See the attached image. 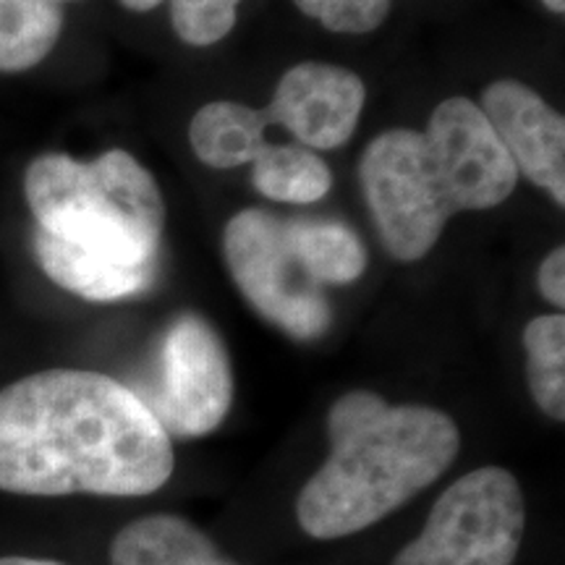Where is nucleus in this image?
I'll list each match as a JSON object with an SVG mask.
<instances>
[{
	"label": "nucleus",
	"mask_w": 565,
	"mask_h": 565,
	"mask_svg": "<svg viewBox=\"0 0 565 565\" xmlns=\"http://www.w3.org/2000/svg\"><path fill=\"white\" fill-rule=\"evenodd\" d=\"M223 254L238 291L267 322L296 341L328 333V296L296 254L288 221L249 207L236 212L223 231Z\"/></svg>",
	"instance_id": "6"
},
{
	"label": "nucleus",
	"mask_w": 565,
	"mask_h": 565,
	"mask_svg": "<svg viewBox=\"0 0 565 565\" xmlns=\"http://www.w3.org/2000/svg\"><path fill=\"white\" fill-rule=\"evenodd\" d=\"M536 286H540V294L553 303V307L563 309L565 307V249L557 246L545 257V263L540 265V273H536Z\"/></svg>",
	"instance_id": "17"
},
{
	"label": "nucleus",
	"mask_w": 565,
	"mask_h": 565,
	"mask_svg": "<svg viewBox=\"0 0 565 565\" xmlns=\"http://www.w3.org/2000/svg\"><path fill=\"white\" fill-rule=\"evenodd\" d=\"M526 526L519 479L482 466L445 490L391 565H513Z\"/></svg>",
	"instance_id": "5"
},
{
	"label": "nucleus",
	"mask_w": 565,
	"mask_h": 565,
	"mask_svg": "<svg viewBox=\"0 0 565 565\" xmlns=\"http://www.w3.org/2000/svg\"><path fill=\"white\" fill-rule=\"evenodd\" d=\"M366 103L362 76L333 63H299L280 76L267 121L312 150H335L356 131Z\"/></svg>",
	"instance_id": "8"
},
{
	"label": "nucleus",
	"mask_w": 565,
	"mask_h": 565,
	"mask_svg": "<svg viewBox=\"0 0 565 565\" xmlns=\"http://www.w3.org/2000/svg\"><path fill=\"white\" fill-rule=\"evenodd\" d=\"M526 380L536 406L550 419H565V317H534L524 330Z\"/></svg>",
	"instance_id": "14"
},
{
	"label": "nucleus",
	"mask_w": 565,
	"mask_h": 565,
	"mask_svg": "<svg viewBox=\"0 0 565 565\" xmlns=\"http://www.w3.org/2000/svg\"><path fill=\"white\" fill-rule=\"evenodd\" d=\"M267 126L265 110L236 100H215L196 110L189 126V145L202 166L228 171L257 158L267 145Z\"/></svg>",
	"instance_id": "11"
},
{
	"label": "nucleus",
	"mask_w": 565,
	"mask_h": 565,
	"mask_svg": "<svg viewBox=\"0 0 565 565\" xmlns=\"http://www.w3.org/2000/svg\"><path fill=\"white\" fill-rule=\"evenodd\" d=\"M359 179L380 242L401 263H416L458 212L500 207L519 171L479 105L448 97L424 131L393 129L372 139Z\"/></svg>",
	"instance_id": "3"
},
{
	"label": "nucleus",
	"mask_w": 565,
	"mask_h": 565,
	"mask_svg": "<svg viewBox=\"0 0 565 565\" xmlns=\"http://www.w3.org/2000/svg\"><path fill=\"white\" fill-rule=\"evenodd\" d=\"M24 3H38V6H58L63 9L66 3H74V0H24Z\"/></svg>",
	"instance_id": "21"
},
{
	"label": "nucleus",
	"mask_w": 565,
	"mask_h": 565,
	"mask_svg": "<svg viewBox=\"0 0 565 565\" xmlns=\"http://www.w3.org/2000/svg\"><path fill=\"white\" fill-rule=\"evenodd\" d=\"M0 565H63V563H58V561H45V557L6 555V557H0Z\"/></svg>",
	"instance_id": "18"
},
{
	"label": "nucleus",
	"mask_w": 565,
	"mask_h": 565,
	"mask_svg": "<svg viewBox=\"0 0 565 565\" xmlns=\"http://www.w3.org/2000/svg\"><path fill=\"white\" fill-rule=\"evenodd\" d=\"M252 166L254 189L273 202L312 204L333 186L328 162L301 145H265Z\"/></svg>",
	"instance_id": "12"
},
{
	"label": "nucleus",
	"mask_w": 565,
	"mask_h": 565,
	"mask_svg": "<svg viewBox=\"0 0 565 565\" xmlns=\"http://www.w3.org/2000/svg\"><path fill=\"white\" fill-rule=\"evenodd\" d=\"M233 366L225 343L204 317L186 312L168 324L154 356L152 385L139 395L168 437H204L231 412Z\"/></svg>",
	"instance_id": "7"
},
{
	"label": "nucleus",
	"mask_w": 565,
	"mask_h": 565,
	"mask_svg": "<svg viewBox=\"0 0 565 565\" xmlns=\"http://www.w3.org/2000/svg\"><path fill=\"white\" fill-rule=\"evenodd\" d=\"M173 443L137 391L89 370H45L0 391V490L141 498L173 477Z\"/></svg>",
	"instance_id": "1"
},
{
	"label": "nucleus",
	"mask_w": 565,
	"mask_h": 565,
	"mask_svg": "<svg viewBox=\"0 0 565 565\" xmlns=\"http://www.w3.org/2000/svg\"><path fill=\"white\" fill-rule=\"evenodd\" d=\"M113 565H238L192 521L173 513L141 515L110 542Z\"/></svg>",
	"instance_id": "10"
},
{
	"label": "nucleus",
	"mask_w": 565,
	"mask_h": 565,
	"mask_svg": "<svg viewBox=\"0 0 565 565\" xmlns=\"http://www.w3.org/2000/svg\"><path fill=\"white\" fill-rule=\"evenodd\" d=\"M330 456L296 500L299 526L315 540L364 532L435 484L461 448L456 422L440 408L387 404L351 391L328 412Z\"/></svg>",
	"instance_id": "4"
},
{
	"label": "nucleus",
	"mask_w": 565,
	"mask_h": 565,
	"mask_svg": "<svg viewBox=\"0 0 565 565\" xmlns=\"http://www.w3.org/2000/svg\"><path fill=\"white\" fill-rule=\"evenodd\" d=\"M242 0H171V24L179 40L194 47H210L236 24Z\"/></svg>",
	"instance_id": "15"
},
{
	"label": "nucleus",
	"mask_w": 565,
	"mask_h": 565,
	"mask_svg": "<svg viewBox=\"0 0 565 565\" xmlns=\"http://www.w3.org/2000/svg\"><path fill=\"white\" fill-rule=\"evenodd\" d=\"M487 124L505 147L519 175L565 204V121L532 87L515 79H498L484 89Z\"/></svg>",
	"instance_id": "9"
},
{
	"label": "nucleus",
	"mask_w": 565,
	"mask_h": 565,
	"mask_svg": "<svg viewBox=\"0 0 565 565\" xmlns=\"http://www.w3.org/2000/svg\"><path fill=\"white\" fill-rule=\"evenodd\" d=\"M24 196L34 217V257L63 291L116 301L152 286L166 202L134 154L108 150L76 160L45 152L26 168Z\"/></svg>",
	"instance_id": "2"
},
{
	"label": "nucleus",
	"mask_w": 565,
	"mask_h": 565,
	"mask_svg": "<svg viewBox=\"0 0 565 565\" xmlns=\"http://www.w3.org/2000/svg\"><path fill=\"white\" fill-rule=\"evenodd\" d=\"M118 3L124 6V9L129 11H137V13H147L152 9H158V6L162 3V0H118Z\"/></svg>",
	"instance_id": "19"
},
{
	"label": "nucleus",
	"mask_w": 565,
	"mask_h": 565,
	"mask_svg": "<svg viewBox=\"0 0 565 565\" xmlns=\"http://www.w3.org/2000/svg\"><path fill=\"white\" fill-rule=\"evenodd\" d=\"M296 254L320 286H345L362 278L366 249L351 228L333 221H288Z\"/></svg>",
	"instance_id": "13"
},
{
	"label": "nucleus",
	"mask_w": 565,
	"mask_h": 565,
	"mask_svg": "<svg viewBox=\"0 0 565 565\" xmlns=\"http://www.w3.org/2000/svg\"><path fill=\"white\" fill-rule=\"evenodd\" d=\"M303 17L335 34H366L391 13L393 0H294Z\"/></svg>",
	"instance_id": "16"
},
{
	"label": "nucleus",
	"mask_w": 565,
	"mask_h": 565,
	"mask_svg": "<svg viewBox=\"0 0 565 565\" xmlns=\"http://www.w3.org/2000/svg\"><path fill=\"white\" fill-rule=\"evenodd\" d=\"M542 3H545L547 11L557 13V17H563L565 13V0H542Z\"/></svg>",
	"instance_id": "20"
}]
</instances>
